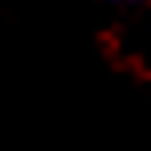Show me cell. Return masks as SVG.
<instances>
[{
  "instance_id": "cell-1",
  "label": "cell",
  "mask_w": 151,
  "mask_h": 151,
  "mask_svg": "<svg viewBox=\"0 0 151 151\" xmlns=\"http://www.w3.org/2000/svg\"><path fill=\"white\" fill-rule=\"evenodd\" d=\"M104 4H115V8H143L151 0H104Z\"/></svg>"
}]
</instances>
